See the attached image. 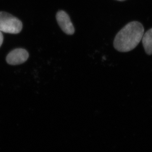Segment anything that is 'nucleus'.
<instances>
[{
  "label": "nucleus",
  "instance_id": "nucleus-4",
  "mask_svg": "<svg viewBox=\"0 0 152 152\" xmlns=\"http://www.w3.org/2000/svg\"><path fill=\"white\" fill-rule=\"evenodd\" d=\"M28 57L29 54L26 50L18 48L9 53L6 58V61L9 64L17 65L25 63Z\"/></svg>",
  "mask_w": 152,
  "mask_h": 152
},
{
  "label": "nucleus",
  "instance_id": "nucleus-6",
  "mask_svg": "<svg viewBox=\"0 0 152 152\" xmlns=\"http://www.w3.org/2000/svg\"><path fill=\"white\" fill-rule=\"evenodd\" d=\"M3 41H4V36L1 31H0V48L2 45Z\"/></svg>",
  "mask_w": 152,
  "mask_h": 152
},
{
  "label": "nucleus",
  "instance_id": "nucleus-5",
  "mask_svg": "<svg viewBox=\"0 0 152 152\" xmlns=\"http://www.w3.org/2000/svg\"><path fill=\"white\" fill-rule=\"evenodd\" d=\"M142 42L147 54H152V28L144 34L142 38Z\"/></svg>",
  "mask_w": 152,
  "mask_h": 152
},
{
  "label": "nucleus",
  "instance_id": "nucleus-2",
  "mask_svg": "<svg viewBox=\"0 0 152 152\" xmlns=\"http://www.w3.org/2000/svg\"><path fill=\"white\" fill-rule=\"evenodd\" d=\"M23 28L22 22L8 13L0 12V31L11 34H18Z\"/></svg>",
  "mask_w": 152,
  "mask_h": 152
},
{
  "label": "nucleus",
  "instance_id": "nucleus-7",
  "mask_svg": "<svg viewBox=\"0 0 152 152\" xmlns=\"http://www.w3.org/2000/svg\"><path fill=\"white\" fill-rule=\"evenodd\" d=\"M116 1H126V0H116Z\"/></svg>",
  "mask_w": 152,
  "mask_h": 152
},
{
  "label": "nucleus",
  "instance_id": "nucleus-3",
  "mask_svg": "<svg viewBox=\"0 0 152 152\" xmlns=\"http://www.w3.org/2000/svg\"><path fill=\"white\" fill-rule=\"evenodd\" d=\"M56 18L58 24L66 34L72 35L75 32V29L70 17L65 11L60 10L57 12Z\"/></svg>",
  "mask_w": 152,
  "mask_h": 152
},
{
  "label": "nucleus",
  "instance_id": "nucleus-1",
  "mask_svg": "<svg viewBox=\"0 0 152 152\" xmlns=\"http://www.w3.org/2000/svg\"><path fill=\"white\" fill-rule=\"evenodd\" d=\"M144 28L140 22L129 23L120 30L114 39V48L118 51L128 52L135 48L142 39Z\"/></svg>",
  "mask_w": 152,
  "mask_h": 152
}]
</instances>
